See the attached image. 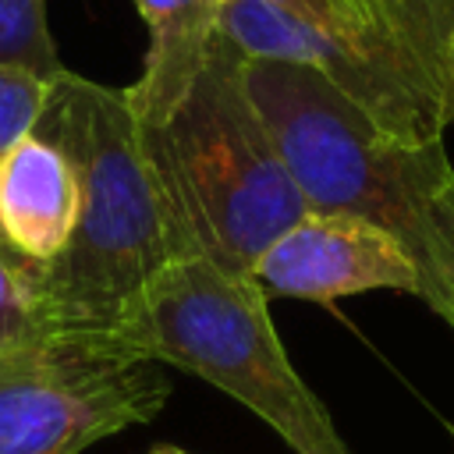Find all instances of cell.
Here are the masks:
<instances>
[{
  "mask_svg": "<svg viewBox=\"0 0 454 454\" xmlns=\"http://www.w3.org/2000/svg\"><path fill=\"white\" fill-rule=\"evenodd\" d=\"M248 96L312 213L365 220L411 255L422 301L454 316V167L440 142L383 131L319 71L245 57Z\"/></svg>",
  "mask_w": 454,
  "mask_h": 454,
  "instance_id": "1",
  "label": "cell"
},
{
  "mask_svg": "<svg viewBox=\"0 0 454 454\" xmlns=\"http://www.w3.org/2000/svg\"><path fill=\"white\" fill-rule=\"evenodd\" d=\"M78 177V223L67 248L39 270L32 294L53 330L114 337L138 291L174 259L181 238L167 216L128 89L60 71L35 128Z\"/></svg>",
  "mask_w": 454,
  "mask_h": 454,
  "instance_id": "2",
  "label": "cell"
},
{
  "mask_svg": "<svg viewBox=\"0 0 454 454\" xmlns=\"http://www.w3.org/2000/svg\"><path fill=\"white\" fill-rule=\"evenodd\" d=\"M184 255L252 277L259 255L309 213L245 85V53L220 35L188 96L138 124Z\"/></svg>",
  "mask_w": 454,
  "mask_h": 454,
  "instance_id": "3",
  "label": "cell"
},
{
  "mask_svg": "<svg viewBox=\"0 0 454 454\" xmlns=\"http://www.w3.org/2000/svg\"><path fill=\"white\" fill-rule=\"evenodd\" d=\"M266 301L252 277L184 255L138 291L114 337L156 365L209 380L294 454H351L323 401L291 365Z\"/></svg>",
  "mask_w": 454,
  "mask_h": 454,
  "instance_id": "4",
  "label": "cell"
},
{
  "mask_svg": "<svg viewBox=\"0 0 454 454\" xmlns=\"http://www.w3.org/2000/svg\"><path fill=\"white\" fill-rule=\"evenodd\" d=\"M220 32L245 57L319 71L397 138L440 142L454 121V0H372L351 21L223 0Z\"/></svg>",
  "mask_w": 454,
  "mask_h": 454,
  "instance_id": "5",
  "label": "cell"
},
{
  "mask_svg": "<svg viewBox=\"0 0 454 454\" xmlns=\"http://www.w3.org/2000/svg\"><path fill=\"white\" fill-rule=\"evenodd\" d=\"M170 397L163 365L103 333L53 330L0 355V454H82Z\"/></svg>",
  "mask_w": 454,
  "mask_h": 454,
  "instance_id": "6",
  "label": "cell"
},
{
  "mask_svg": "<svg viewBox=\"0 0 454 454\" xmlns=\"http://www.w3.org/2000/svg\"><path fill=\"white\" fill-rule=\"evenodd\" d=\"M252 280L266 298L319 305L365 291H408L422 298L419 266L397 238L365 220L312 209L259 255Z\"/></svg>",
  "mask_w": 454,
  "mask_h": 454,
  "instance_id": "7",
  "label": "cell"
},
{
  "mask_svg": "<svg viewBox=\"0 0 454 454\" xmlns=\"http://www.w3.org/2000/svg\"><path fill=\"white\" fill-rule=\"evenodd\" d=\"M78 223V177L67 153L32 131L0 163V248L32 280L71 241Z\"/></svg>",
  "mask_w": 454,
  "mask_h": 454,
  "instance_id": "8",
  "label": "cell"
},
{
  "mask_svg": "<svg viewBox=\"0 0 454 454\" xmlns=\"http://www.w3.org/2000/svg\"><path fill=\"white\" fill-rule=\"evenodd\" d=\"M145 32V60L135 85H128L138 124H160L192 89L209 60L223 18V0H131Z\"/></svg>",
  "mask_w": 454,
  "mask_h": 454,
  "instance_id": "9",
  "label": "cell"
},
{
  "mask_svg": "<svg viewBox=\"0 0 454 454\" xmlns=\"http://www.w3.org/2000/svg\"><path fill=\"white\" fill-rule=\"evenodd\" d=\"M0 64H18L43 78L64 71L46 25V0H0Z\"/></svg>",
  "mask_w": 454,
  "mask_h": 454,
  "instance_id": "10",
  "label": "cell"
},
{
  "mask_svg": "<svg viewBox=\"0 0 454 454\" xmlns=\"http://www.w3.org/2000/svg\"><path fill=\"white\" fill-rule=\"evenodd\" d=\"M53 78H43L18 64H0V163L7 153L28 138L50 103Z\"/></svg>",
  "mask_w": 454,
  "mask_h": 454,
  "instance_id": "11",
  "label": "cell"
},
{
  "mask_svg": "<svg viewBox=\"0 0 454 454\" xmlns=\"http://www.w3.org/2000/svg\"><path fill=\"white\" fill-rule=\"evenodd\" d=\"M46 333H53V326L46 323V316L28 287V277L0 248V355L18 344H28L35 337H46Z\"/></svg>",
  "mask_w": 454,
  "mask_h": 454,
  "instance_id": "12",
  "label": "cell"
},
{
  "mask_svg": "<svg viewBox=\"0 0 454 454\" xmlns=\"http://www.w3.org/2000/svg\"><path fill=\"white\" fill-rule=\"evenodd\" d=\"M262 4L284 7L309 21H351V18L365 14L372 0H262Z\"/></svg>",
  "mask_w": 454,
  "mask_h": 454,
  "instance_id": "13",
  "label": "cell"
},
{
  "mask_svg": "<svg viewBox=\"0 0 454 454\" xmlns=\"http://www.w3.org/2000/svg\"><path fill=\"white\" fill-rule=\"evenodd\" d=\"M149 454H192V450H184V447H174V443H160V447H153Z\"/></svg>",
  "mask_w": 454,
  "mask_h": 454,
  "instance_id": "14",
  "label": "cell"
},
{
  "mask_svg": "<svg viewBox=\"0 0 454 454\" xmlns=\"http://www.w3.org/2000/svg\"><path fill=\"white\" fill-rule=\"evenodd\" d=\"M450 326H454V316H450Z\"/></svg>",
  "mask_w": 454,
  "mask_h": 454,
  "instance_id": "15",
  "label": "cell"
}]
</instances>
